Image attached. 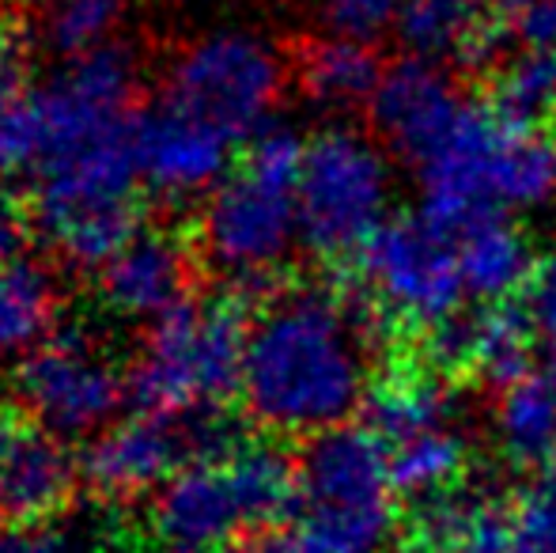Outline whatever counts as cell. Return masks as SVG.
Returning a JSON list of instances; mask_svg holds the SVG:
<instances>
[{"label": "cell", "mask_w": 556, "mask_h": 553, "mask_svg": "<svg viewBox=\"0 0 556 553\" xmlns=\"http://www.w3.org/2000/svg\"><path fill=\"white\" fill-rule=\"evenodd\" d=\"M367 338L337 285H285L250 323L239 399L273 436L341 428L359 406Z\"/></svg>", "instance_id": "cell-1"}, {"label": "cell", "mask_w": 556, "mask_h": 553, "mask_svg": "<svg viewBox=\"0 0 556 553\" xmlns=\"http://www.w3.org/2000/svg\"><path fill=\"white\" fill-rule=\"evenodd\" d=\"M250 318L239 296L186 300L148 323L137 361L125 372L137 414L178 417L198 406H224L242 387Z\"/></svg>", "instance_id": "cell-2"}, {"label": "cell", "mask_w": 556, "mask_h": 553, "mask_svg": "<svg viewBox=\"0 0 556 553\" xmlns=\"http://www.w3.org/2000/svg\"><path fill=\"white\" fill-rule=\"evenodd\" d=\"M300 527L315 553H379L394 531L387 443L364 425L318 432L295 458Z\"/></svg>", "instance_id": "cell-3"}, {"label": "cell", "mask_w": 556, "mask_h": 553, "mask_svg": "<svg viewBox=\"0 0 556 553\" xmlns=\"http://www.w3.org/2000/svg\"><path fill=\"white\" fill-rule=\"evenodd\" d=\"M285 80L288 61L262 35L220 27L178 50L160 103L220 129L239 144L273 122L269 114L285 96Z\"/></svg>", "instance_id": "cell-4"}, {"label": "cell", "mask_w": 556, "mask_h": 553, "mask_svg": "<svg viewBox=\"0 0 556 553\" xmlns=\"http://www.w3.org/2000/svg\"><path fill=\"white\" fill-rule=\"evenodd\" d=\"M295 213L303 247L337 269L349 266L387 224V163L379 148L349 129H323L307 144Z\"/></svg>", "instance_id": "cell-5"}, {"label": "cell", "mask_w": 556, "mask_h": 553, "mask_svg": "<svg viewBox=\"0 0 556 553\" xmlns=\"http://www.w3.org/2000/svg\"><path fill=\"white\" fill-rule=\"evenodd\" d=\"M300 239L295 193L269 186L262 178L227 175L205 201L201 213V254L227 285L247 292H265V285L285 288L280 266Z\"/></svg>", "instance_id": "cell-6"}, {"label": "cell", "mask_w": 556, "mask_h": 553, "mask_svg": "<svg viewBox=\"0 0 556 553\" xmlns=\"http://www.w3.org/2000/svg\"><path fill=\"white\" fill-rule=\"evenodd\" d=\"M15 399L23 414L58 440H96L114 425L122 402L129 399V384L88 334L65 330L23 356Z\"/></svg>", "instance_id": "cell-7"}, {"label": "cell", "mask_w": 556, "mask_h": 553, "mask_svg": "<svg viewBox=\"0 0 556 553\" xmlns=\"http://www.w3.org/2000/svg\"><path fill=\"white\" fill-rule=\"evenodd\" d=\"M186 466H190V443L182 417L137 414L114 420L88 443L80 478L106 501H132L163 489Z\"/></svg>", "instance_id": "cell-8"}, {"label": "cell", "mask_w": 556, "mask_h": 553, "mask_svg": "<svg viewBox=\"0 0 556 553\" xmlns=\"http://www.w3.org/2000/svg\"><path fill=\"white\" fill-rule=\"evenodd\" d=\"M80 463L65 440L27 414L0 410V524L30 527L53 519L68 504Z\"/></svg>", "instance_id": "cell-9"}, {"label": "cell", "mask_w": 556, "mask_h": 553, "mask_svg": "<svg viewBox=\"0 0 556 553\" xmlns=\"http://www.w3.org/2000/svg\"><path fill=\"white\" fill-rule=\"evenodd\" d=\"M462 111L466 103L454 91L451 76L420 58L394 61L367 106L379 140H387L413 167H425L440 152L451 129L458 126Z\"/></svg>", "instance_id": "cell-10"}, {"label": "cell", "mask_w": 556, "mask_h": 553, "mask_svg": "<svg viewBox=\"0 0 556 553\" xmlns=\"http://www.w3.org/2000/svg\"><path fill=\"white\" fill-rule=\"evenodd\" d=\"M511 539L515 501L473 478L413 501L397 527L402 553H511Z\"/></svg>", "instance_id": "cell-11"}, {"label": "cell", "mask_w": 556, "mask_h": 553, "mask_svg": "<svg viewBox=\"0 0 556 553\" xmlns=\"http://www.w3.org/2000/svg\"><path fill=\"white\" fill-rule=\"evenodd\" d=\"M140 175L160 198L190 201L213 193L227 178L235 140L220 129L160 103L140 114Z\"/></svg>", "instance_id": "cell-12"}, {"label": "cell", "mask_w": 556, "mask_h": 553, "mask_svg": "<svg viewBox=\"0 0 556 553\" xmlns=\"http://www.w3.org/2000/svg\"><path fill=\"white\" fill-rule=\"evenodd\" d=\"M152 527L167 550L208 553L235 546L250 524L227 463H193L178 470L155 497Z\"/></svg>", "instance_id": "cell-13"}, {"label": "cell", "mask_w": 556, "mask_h": 553, "mask_svg": "<svg viewBox=\"0 0 556 553\" xmlns=\"http://www.w3.org/2000/svg\"><path fill=\"white\" fill-rule=\"evenodd\" d=\"M99 296L122 318H163L182 307L190 296V254L175 236L160 228H140L122 251L96 274Z\"/></svg>", "instance_id": "cell-14"}, {"label": "cell", "mask_w": 556, "mask_h": 553, "mask_svg": "<svg viewBox=\"0 0 556 553\" xmlns=\"http://www.w3.org/2000/svg\"><path fill=\"white\" fill-rule=\"evenodd\" d=\"M451 394L454 384H446L417 349H402L375 368L364 399V428H371L387 448H402L440 432L443 417L451 414Z\"/></svg>", "instance_id": "cell-15"}, {"label": "cell", "mask_w": 556, "mask_h": 553, "mask_svg": "<svg viewBox=\"0 0 556 553\" xmlns=\"http://www.w3.org/2000/svg\"><path fill=\"white\" fill-rule=\"evenodd\" d=\"M458 251V269L466 296H477L481 307L519 300L538 269V254L527 228L511 221L504 209H489L462 224L451 236Z\"/></svg>", "instance_id": "cell-16"}, {"label": "cell", "mask_w": 556, "mask_h": 553, "mask_svg": "<svg viewBox=\"0 0 556 553\" xmlns=\"http://www.w3.org/2000/svg\"><path fill=\"white\" fill-rule=\"evenodd\" d=\"M292 73L307 103H315L326 114H344L356 106H371L387 68L371 42L330 35L303 38L292 50Z\"/></svg>", "instance_id": "cell-17"}, {"label": "cell", "mask_w": 556, "mask_h": 553, "mask_svg": "<svg viewBox=\"0 0 556 553\" xmlns=\"http://www.w3.org/2000/svg\"><path fill=\"white\" fill-rule=\"evenodd\" d=\"M484 99L496 118L522 134L556 137V50H527L504 61L481 84Z\"/></svg>", "instance_id": "cell-18"}, {"label": "cell", "mask_w": 556, "mask_h": 553, "mask_svg": "<svg viewBox=\"0 0 556 553\" xmlns=\"http://www.w3.org/2000/svg\"><path fill=\"white\" fill-rule=\"evenodd\" d=\"M500 451L519 470H545L556 458V391L545 376H527L496 402Z\"/></svg>", "instance_id": "cell-19"}, {"label": "cell", "mask_w": 556, "mask_h": 553, "mask_svg": "<svg viewBox=\"0 0 556 553\" xmlns=\"http://www.w3.org/2000/svg\"><path fill=\"white\" fill-rule=\"evenodd\" d=\"M58 315V280L38 259L0 266V356L35 353Z\"/></svg>", "instance_id": "cell-20"}, {"label": "cell", "mask_w": 556, "mask_h": 553, "mask_svg": "<svg viewBox=\"0 0 556 553\" xmlns=\"http://www.w3.org/2000/svg\"><path fill=\"white\" fill-rule=\"evenodd\" d=\"M492 20L484 0H405L397 15V35H402L409 58L420 61H454L466 53L477 30Z\"/></svg>", "instance_id": "cell-21"}, {"label": "cell", "mask_w": 556, "mask_h": 553, "mask_svg": "<svg viewBox=\"0 0 556 553\" xmlns=\"http://www.w3.org/2000/svg\"><path fill=\"white\" fill-rule=\"evenodd\" d=\"M534 318H530L527 303L504 300L481 307V353H477V384L492 387L504 394L507 387L522 384L534 364Z\"/></svg>", "instance_id": "cell-22"}, {"label": "cell", "mask_w": 556, "mask_h": 553, "mask_svg": "<svg viewBox=\"0 0 556 553\" xmlns=\"http://www.w3.org/2000/svg\"><path fill=\"white\" fill-rule=\"evenodd\" d=\"M469 478V448L458 432H428L390 451V489L413 501L443 493Z\"/></svg>", "instance_id": "cell-23"}, {"label": "cell", "mask_w": 556, "mask_h": 553, "mask_svg": "<svg viewBox=\"0 0 556 553\" xmlns=\"http://www.w3.org/2000/svg\"><path fill=\"white\" fill-rule=\"evenodd\" d=\"M129 0H50L42 15V46L61 61L88 58L114 42Z\"/></svg>", "instance_id": "cell-24"}, {"label": "cell", "mask_w": 556, "mask_h": 553, "mask_svg": "<svg viewBox=\"0 0 556 553\" xmlns=\"http://www.w3.org/2000/svg\"><path fill=\"white\" fill-rule=\"evenodd\" d=\"M42 152L38 103L23 84H0V178L35 167Z\"/></svg>", "instance_id": "cell-25"}, {"label": "cell", "mask_w": 556, "mask_h": 553, "mask_svg": "<svg viewBox=\"0 0 556 553\" xmlns=\"http://www.w3.org/2000/svg\"><path fill=\"white\" fill-rule=\"evenodd\" d=\"M303 160H307V144L288 126L269 122V126L257 129V134L247 140V152H242L239 167L247 171V175L262 178V183L295 193L300 175H303Z\"/></svg>", "instance_id": "cell-26"}, {"label": "cell", "mask_w": 556, "mask_h": 553, "mask_svg": "<svg viewBox=\"0 0 556 553\" xmlns=\"http://www.w3.org/2000/svg\"><path fill=\"white\" fill-rule=\"evenodd\" d=\"M405 0H315V15L333 38L375 42L390 23H397Z\"/></svg>", "instance_id": "cell-27"}, {"label": "cell", "mask_w": 556, "mask_h": 553, "mask_svg": "<svg viewBox=\"0 0 556 553\" xmlns=\"http://www.w3.org/2000/svg\"><path fill=\"white\" fill-rule=\"evenodd\" d=\"M511 553H556V504L534 486L515 501Z\"/></svg>", "instance_id": "cell-28"}, {"label": "cell", "mask_w": 556, "mask_h": 553, "mask_svg": "<svg viewBox=\"0 0 556 553\" xmlns=\"http://www.w3.org/2000/svg\"><path fill=\"white\" fill-rule=\"evenodd\" d=\"M522 303L534 318L538 338H545L556 349V251L538 262L527 292H522Z\"/></svg>", "instance_id": "cell-29"}, {"label": "cell", "mask_w": 556, "mask_h": 553, "mask_svg": "<svg viewBox=\"0 0 556 553\" xmlns=\"http://www.w3.org/2000/svg\"><path fill=\"white\" fill-rule=\"evenodd\" d=\"M0 553H76L68 531L50 524L0 527Z\"/></svg>", "instance_id": "cell-30"}, {"label": "cell", "mask_w": 556, "mask_h": 553, "mask_svg": "<svg viewBox=\"0 0 556 553\" xmlns=\"http://www.w3.org/2000/svg\"><path fill=\"white\" fill-rule=\"evenodd\" d=\"M511 30L527 50H556V0H530Z\"/></svg>", "instance_id": "cell-31"}, {"label": "cell", "mask_w": 556, "mask_h": 553, "mask_svg": "<svg viewBox=\"0 0 556 553\" xmlns=\"http://www.w3.org/2000/svg\"><path fill=\"white\" fill-rule=\"evenodd\" d=\"M227 553H315V550H311V542L303 535L269 527V531H254L247 539H239L235 546H227Z\"/></svg>", "instance_id": "cell-32"}, {"label": "cell", "mask_w": 556, "mask_h": 553, "mask_svg": "<svg viewBox=\"0 0 556 553\" xmlns=\"http://www.w3.org/2000/svg\"><path fill=\"white\" fill-rule=\"evenodd\" d=\"M23 251V209L0 190V266L15 262Z\"/></svg>", "instance_id": "cell-33"}, {"label": "cell", "mask_w": 556, "mask_h": 553, "mask_svg": "<svg viewBox=\"0 0 556 553\" xmlns=\"http://www.w3.org/2000/svg\"><path fill=\"white\" fill-rule=\"evenodd\" d=\"M0 84H23V42L0 23Z\"/></svg>", "instance_id": "cell-34"}, {"label": "cell", "mask_w": 556, "mask_h": 553, "mask_svg": "<svg viewBox=\"0 0 556 553\" xmlns=\"http://www.w3.org/2000/svg\"><path fill=\"white\" fill-rule=\"evenodd\" d=\"M545 379L553 384V391H556V349H549V356H545V372H542Z\"/></svg>", "instance_id": "cell-35"}, {"label": "cell", "mask_w": 556, "mask_h": 553, "mask_svg": "<svg viewBox=\"0 0 556 553\" xmlns=\"http://www.w3.org/2000/svg\"><path fill=\"white\" fill-rule=\"evenodd\" d=\"M167 553H186V550H167Z\"/></svg>", "instance_id": "cell-36"}]
</instances>
